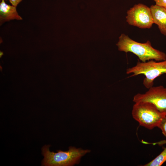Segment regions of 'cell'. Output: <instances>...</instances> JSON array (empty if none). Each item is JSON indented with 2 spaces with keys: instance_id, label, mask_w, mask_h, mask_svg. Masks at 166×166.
I'll return each instance as SVG.
<instances>
[{
  "instance_id": "cell-2",
  "label": "cell",
  "mask_w": 166,
  "mask_h": 166,
  "mask_svg": "<svg viewBox=\"0 0 166 166\" xmlns=\"http://www.w3.org/2000/svg\"><path fill=\"white\" fill-rule=\"evenodd\" d=\"M50 145H45L42 148L44 158L42 165L45 166H70L78 164L81 158L91 152L90 150L70 147L67 151L57 150V152H50Z\"/></svg>"
},
{
  "instance_id": "cell-13",
  "label": "cell",
  "mask_w": 166,
  "mask_h": 166,
  "mask_svg": "<svg viewBox=\"0 0 166 166\" xmlns=\"http://www.w3.org/2000/svg\"><path fill=\"white\" fill-rule=\"evenodd\" d=\"M3 54V53L2 52L0 51V57H1L2 55Z\"/></svg>"
},
{
  "instance_id": "cell-11",
  "label": "cell",
  "mask_w": 166,
  "mask_h": 166,
  "mask_svg": "<svg viewBox=\"0 0 166 166\" xmlns=\"http://www.w3.org/2000/svg\"><path fill=\"white\" fill-rule=\"evenodd\" d=\"M156 5L166 8V0H153Z\"/></svg>"
},
{
  "instance_id": "cell-1",
  "label": "cell",
  "mask_w": 166,
  "mask_h": 166,
  "mask_svg": "<svg viewBox=\"0 0 166 166\" xmlns=\"http://www.w3.org/2000/svg\"><path fill=\"white\" fill-rule=\"evenodd\" d=\"M116 45L119 51L126 53L132 52L143 62L151 60L156 61L166 60L165 53L153 48L149 41L144 43L138 42L122 34L119 37V41Z\"/></svg>"
},
{
  "instance_id": "cell-6",
  "label": "cell",
  "mask_w": 166,
  "mask_h": 166,
  "mask_svg": "<svg viewBox=\"0 0 166 166\" xmlns=\"http://www.w3.org/2000/svg\"><path fill=\"white\" fill-rule=\"evenodd\" d=\"M133 101L135 103H150L160 112L166 114V88L162 85L152 86L144 93H138L135 95Z\"/></svg>"
},
{
  "instance_id": "cell-9",
  "label": "cell",
  "mask_w": 166,
  "mask_h": 166,
  "mask_svg": "<svg viewBox=\"0 0 166 166\" xmlns=\"http://www.w3.org/2000/svg\"><path fill=\"white\" fill-rule=\"evenodd\" d=\"M166 161V147L155 158L144 166H160Z\"/></svg>"
},
{
  "instance_id": "cell-7",
  "label": "cell",
  "mask_w": 166,
  "mask_h": 166,
  "mask_svg": "<svg viewBox=\"0 0 166 166\" xmlns=\"http://www.w3.org/2000/svg\"><path fill=\"white\" fill-rule=\"evenodd\" d=\"M150 9L154 23L158 26L161 33L166 36V8L155 5Z\"/></svg>"
},
{
  "instance_id": "cell-10",
  "label": "cell",
  "mask_w": 166,
  "mask_h": 166,
  "mask_svg": "<svg viewBox=\"0 0 166 166\" xmlns=\"http://www.w3.org/2000/svg\"><path fill=\"white\" fill-rule=\"evenodd\" d=\"M161 130L163 134L166 136V116L163 119L158 127ZM153 145L158 144L159 145H163L166 144V140L160 141L159 142L152 143Z\"/></svg>"
},
{
  "instance_id": "cell-12",
  "label": "cell",
  "mask_w": 166,
  "mask_h": 166,
  "mask_svg": "<svg viewBox=\"0 0 166 166\" xmlns=\"http://www.w3.org/2000/svg\"><path fill=\"white\" fill-rule=\"evenodd\" d=\"M9 1L12 6L17 7L22 0H8Z\"/></svg>"
},
{
  "instance_id": "cell-3",
  "label": "cell",
  "mask_w": 166,
  "mask_h": 166,
  "mask_svg": "<svg viewBox=\"0 0 166 166\" xmlns=\"http://www.w3.org/2000/svg\"><path fill=\"white\" fill-rule=\"evenodd\" d=\"M133 118L140 126L149 130L159 126L166 116L152 104L148 102L135 103L132 111Z\"/></svg>"
},
{
  "instance_id": "cell-4",
  "label": "cell",
  "mask_w": 166,
  "mask_h": 166,
  "mask_svg": "<svg viewBox=\"0 0 166 166\" xmlns=\"http://www.w3.org/2000/svg\"><path fill=\"white\" fill-rule=\"evenodd\" d=\"M127 74L133 73L130 77L143 74L145 77L143 84L149 89L153 86L154 80L161 75L166 73V60L160 62L151 60L147 62H141L139 61L136 65L127 69Z\"/></svg>"
},
{
  "instance_id": "cell-8",
  "label": "cell",
  "mask_w": 166,
  "mask_h": 166,
  "mask_svg": "<svg viewBox=\"0 0 166 166\" xmlns=\"http://www.w3.org/2000/svg\"><path fill=\"white\" fill-rule=\"evenodd\" d=\"M22 20L17 10L16 7L6 4L5 0H1L0 3V24L13 20Z\"/></svg>"
},
{
  "instance_id": "cell-5",
  "label": "cell",
  "mask_w": 166,
  "mask_h": 166,
  "mask_svg": "<svg viewBox=\"0 0 166 166\" xmlns=\"http://www.w3.org/2000/svg\"><path fill=\"white\" fill-rule=\"evenodd\" d=\"M126 21L141 29H149L154 24L150 8L141 3L135 4L127 12Z\"/></svg>"
}]
</instances>
